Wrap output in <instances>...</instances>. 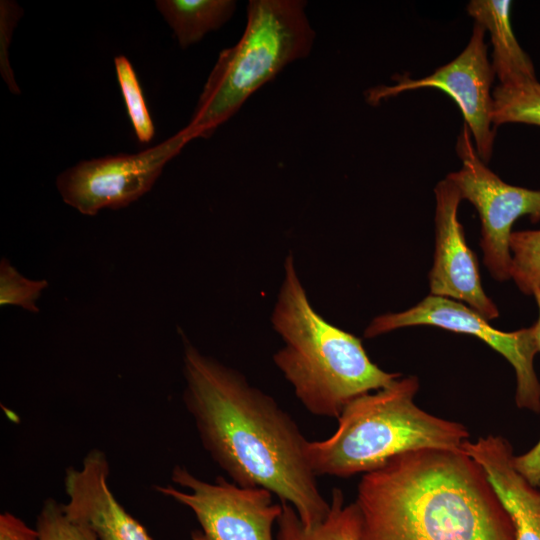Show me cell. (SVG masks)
<instances>
[{
  "instance_id": "6da1fadb",
  "label": "cell",
  "mask_w": 540,
  "mask_h": 540,
  "mask_svg": "<svg viewBox=\"0 0 540 540\" xmlns=\"http://www.w3.org/2000/svg\"><path fill=\"white\" fill-rule=\"evenodd\" d=\"M183 402L203 448L242 487H261L291 505L306 526L321 522L330 502L311 470L294 419L243 374L201 353L183 334Z\"/></svg>"
},
{
  "instance_id": "7a4b0ae2",
  "label": "cell",
  "mask_w": 540,
  "mask_h": 540,
  "mask_svg": "<svg viewBox=\"0 0 540 540\" xmlns=\"http://www.w3.org/2000/svg\"><path fill=\"white\" fill-rule=\"evenodd\" d=\"M359 540H514L513 522L464 450L422 449L362 475Z\"/></svg>"
},
{
  "instance_id": "3957f363",
  "label": "cell",
  "mask_w": 540,
  "mask_h": 540,
  "mask_svg": "<svg viewBox=\"0 0 540 540\" xmlns=\"http://www.w3.org/2000/svg\"><path fill=\"white\" fill-rule=\"evenodd\" d=\"M271 322L284 346L273 361L304 408L338 418L355 398L400 378L371 361L356 336L325 320L311 305L289 254Z\"/></svg>"
},
{
  "instance_id": "277c9868",
  "label": "cell",
  "mask_w": 540,
  "mask_h": 540,
  "mask_svg": "<svg viewBox=\"0 0 540 540\" xmlns=\"http://www.w3.org/2000/svg\"><path fill=\"white\" fill-rule=\"evenodd\" d=\"M418 389V378L408 376L348 403L330 437L307 441L305 454L313 473L348 478L410 451L463 450L467 428L421 409L414 401Z\"/></svg>"
},
{
  "instance_id": "5b68a950",
  "label": "cell",
  "mask_w": 540,
  "mask_h": 540,
  "mask_svg": "<svg viewBox=\"0 0 540 540\" xmlns=\"http://www.w3.org/2000/svg\"><path fill=\"white\" fill-rule=\"evenodd\" d=\"M303 0H250L240 40L219 53L189 124L192 139L209 138L246 100L288 64L306 58L315 31Z\"/></svg>"
},
{
  "instance_id": "8992f818",
  "label": "cell",
  "mask_w": 540,
  "mask_h": 540,
  "mask_svg": "<svg viewBox=\"0 0 540 540\" xmlns=\"http://www.w3.org/2000/svg\"><path fill=\"white\" fill-rule=\"evenodd\" d=\"M171 480L188 491L171 485L154 489L193 512L201 529L192 532V540H275L273 526L283 505L269 490L242 487L223 476L211 483L181 465L174 466Z\"/></svg>"
},
{
  "instance_id": "52a82bcc",
  "label": "cell",
  "mask_w": 540,
  "mask_h": 540,
  "mask_svg": "<svg viewBox=\"0 0 540 540\" xmlns=\"http://www.w3.org/2000/svg\"><path fill=\"white\" fill-rule=\"evenodd\" d=\"M456 151L462 166L447 175L468 200L481 220L480 245L483 262L498 281L510 278V237L516 220L529 216L540 221V190L507 184L492 172L477 154L466 124L458 136Z\"/></svg>"
},
{
  "instance_id": "ba28073f",
  "label": "cell",
  "mask_w": 540,
  "mask_h": 540,
  "mask_svg": "<svg viewBox=\"0 0 540 540\" xmlns=\"http://www.w3.org/2000/svg\"><path fill=\"white\" fill-rule=\"evenodd\" d=\"M191 140L183 128L136 154L81 161L58 175L57 190L67 205L87 216L127 207L151 190L167 162Z\"/></svg>"
},
{
  "instance_id": "9c48e42d",
  "label": "cell",
  "mask_w": 540,
  "mask_h": 540,
  "mask_svg": "<svg viewBox=\"0 0 540 540\" xmlns=\"http://www.w3.org/2000/svg\"><path fill=\"white\" fill-rule=\"evenodd\" d=\"M418 325L436 326L483 340L514 368L517 407L540 413V382L534 369V357L539 350L532 326L502 332L489 325L469 306L430 294L406 311L375 317L365 329L364 336L373 338L395 329Z\"/></svg>"
},
{
  "instance_id": "30bf717a",
  "label": "cell",
  "mask_w": 540,
  "mask_h": 540,
  "mask_svg": "<svg viewBox=\"0 0 540 540\" xmlns=\"http://www.w3.org/2000/svg\"><path fill=\"white\" fill-rule=\"evenodd\" d=\"M485 31L482 25L475 23L466 48L451 62L420 79L397 75L393 77L394 85L378 86L368 91V102L377 104L382 99L419 88L443 91L457 104L478 156L487 163L492 156L496 133L491 93L495 73L487 57Z\"/></svg>"
},
{
  "instance_id": "8fae6325",
  "label": "cell",
  "mask_w": 540,
  "mask_h": 540,
  "mask_svg": "<svg viewBox=\"0 0 540 540\" xmlns=\"http://www.w3.org/2000/svg\"><path fill=\"white\" fill-rule=\"evenodd\" d=\"M434 193L436 246L429 273L431 295L465 302L486 320L497 318L498 308L483 290L475 255L458 220L462 200L458 188L446 178L437 183Z\"/></svg>"
},
{
  "instance_id": "7c38bea8",
  "label": "cell",
  "mask_w": 540,
  "mask_h": 540,
  "mask_svg": "<svg viewBox=\"0 0 540 540\" xmlns=\"http://www.w3.org/2000/svg\"><path fill=\"white\" fill-rule=\"evenodd\" d=\"M110 466L103 451L94 448L80 467L65 471L67 515L87 525L98 540H152L145 527L129 514L112 493Z\"/></svg>"
},
{
  "instance_id": "4fadbf2b",
  "label": "cell",
  "mask_w": 540,
  "mask_h": 540,
  "mask_svg": "<svg viewBox=\"0 0 540 540\" xmlns=\"http://www.w3.org/2000/svg\"><path fill=\"white\" fill-rule=\"evenodd\" d=\"M464 451L484 470L514 526V540H540V487L515 467L512 445L499 435L468 440Z\"/></svg>"
},
{
  "instance_id": "5bb4252c",
  "label": "cell",
  "mask_w": 540,
  "mask_h": 540,
  "mask_svg": "<svg viewBox=\"0 0 540 540\" xmlns=\"http://www.w3.org/2000/svg\"><path fill=\"white\" fill-rule=\"evenodd\" d=\"M512 1L472 0L467 11L490 34L492 68L501 85L537 81L531 58L522 49L511 24Z\"/></svg>"
},
{
  "instance_id": "9a60e30c",
  "label": "cell",
  "mask_w": 540,
  "mask_h": 540,
  "mask_svg": "<svg viewBox=\"0 0 540 540\" xmlns=\"http://www.w3.org/2000/svg\"><path fill=\"white\" fill-rule=\"evenodd\" d=\"M275 540H359L361 516L355 502L345 504L342 490H332L327 516L313 526L303 524L294 508L282 503Z\"/></svg>"
},
{
  "instance_id": "2e32d148",
  "label": "cell",
  "mask_w": 540,
  "mask_h": 540,
  "mask_svg": "<svg viewBox=\"0 0 540 540\" xmlns=\"http://www.w3.org/2000/svg\"><path fill=\"white\" fill-rule=\"evenodd\" d=\"M234 0H157L155 6L183 49L219 29L234 14Z\"/></svg>"
},
{
  "instance_id": "e0dca14e",
  "label": "cell",
  "mask_w": 540,
  "mask_h": 540,
  "mask_svg": "<svg viewBox=\"0 0 540 540\" xmlns=\"http://www.w3.org/2000/svg\"><path fill=\"white\" fill-rule=\"evenodd\" d=\"M495 127L521 123L540 127V83L497 85L492 92Z\"/></svg>"
},
{
  "instance_id": "ac0fdd59",
  "label": "cell",
  "mask_w": 540,
  "mask_h": 540,
  "mask_svg": "<svg viewBox=\"0 0 540 540\" xmlns=\"http://www.w3.org/2000/svg\"><path fill=\"white\" fill-rule=\"evenodd\" d=\"M510 278L519 290L533 295L540 287V230L512 232Z\"/></svg>"
},
{
  "instance_id": "d6986e66",
  "label": "cell",
  "mask_w": 540,
  "mask_h": 540,
  "mask_svg": "<svg viewBox=\"0 0 540 540\" xmlns=\"http://www.w3.org/2000/svg\"><path fill=\"white\" fill-rule=\"evenodd\" d=\"M114 65L128 116L137 139L141 143H148L154 136L155 128L136 72L124 55L116 56Z\"/></svg>"
},
{
  "instance_id": "ffe728a7",
  "label": "cell",
  "mask_w": 540,
  "mask_h": 540,
  "mask_svg": "<svg viewBox=\"0 0 540 540\" xmlns=\"http://www.w3.org/2000/svg\"><path fill=\"white\" fill-rule=\"evenodd\" d=\"M49 286L45 279L33 280L22 275L5 257L0 261V305L18 306L38 313L37 301Z\"/></svg>"
},
{
  "instance_id": "44dd1931",
  "label": "cell",
  "mask_w": 540,
  "mask_h": 540,
  "mask_svg": "<svg viewBox=\"0 0 540 540\" xmlns=\"http://www.w3.org/2000/svg\"><path fill=\"white\" fill-rule=\"evenodd\" d=\"M40 540H98L85 524L70 518L63 503L46 499L36 520Z\"/></svg>"
},
{
  "instance_id": "7402d4cb",
  "label": "cell",
  "mask_w": 540,
  "mask_h": 540,
  "mask_svg": "<svg viewBox=\"0 0 540 540\" xmlns=\"http://www.w3.org/2000/svg\"><path fill=\"white\" fill-rule=\"evenodd\" d=\"M22 13V9L16 2L0 1V72L9 90L14 94H20V88L10 66L8 52L13 30Z\"/></svg>"
},
{
  "instance_id": "603a6c76",
  "label": "cell",
  "mask_w": 540,
  "mask_h": 540,
  "mask_svg": "<svg viewBox=\"0 0 540 540\" xmlns=\"http://www.w3.org/2000/svg\"><path fill=\"white\" fill-rule=\"evenodd\" d=\"M533 296L539 309V316L532 327L540 352V287L534 291ZM514 465L532 485L540 487V438L526 453L514 456Z\"/></svg>"
},
{
  "instance_id": "cb8c5ba5",
  "label": "cell",
  "mask_w": 540,
  "mask_h": 540,
  "mask_svg": "<svg viewBox=\"0 0 540 540\" xmlns=\"http://www.w3.org/2000/svg\"><path fill=\"white\" fill-rule=\"evenodd\" d=\"M0 540H40V537L36 528L6 511L0 514Z\"/></svg>"
}]
</instances>
